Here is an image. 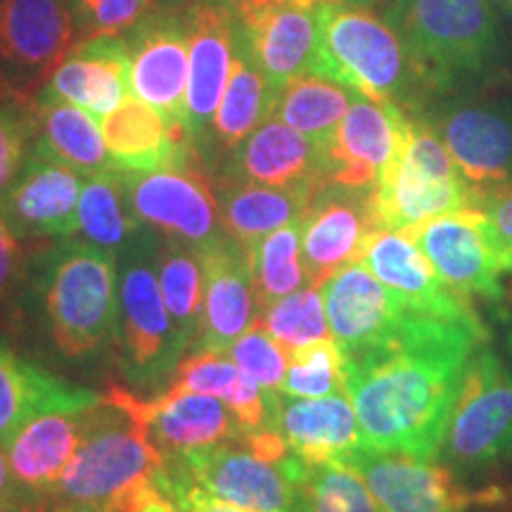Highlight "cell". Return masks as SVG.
Wrapping results in <instances>:
<instances>
[{
  "mask_svg": "<svg viewBox=\"0 0 512 512\" xmlns=\"http://www.w3.org/2000/svg\"><path fill=\"white\" fill-rule=\"evenodd\" d=\"M489 344L482 318L411 311L375 347L344 356V394L363 446L422 460L439 456L465 366Z\"/></svg>",
  "mask_w": 512,
  "mask_h": 512,
  "instance_id": "obj_1",
  "label": "cell"
},
{
  "mask_svg": "<svg viewBox=\"0 0 512 512\" xmlns=\"http://www.w3.org/2000/svg\"><path fill=\"white\" fill-rule=\"evenodd\" d=\"M166 456L117 387L91 408L86 432L48 501L64 512H126L157 482Z\"/></svg>",
  "mask_w": 512,
  "mask_h": 512,
  "instance_id": "obj_2",
  "label": "cell"
},
{
  "mask_svg": "<svg viewBox=\"0 0 512 512\" xmlns=\"http://www.w3.org/2000/svg\"><path fill=\"white\" fill-rule=\"evenodd\" d=\"M318 19V74L370 100L399 105L406 114H422L437 100L418 60L373 8L323 0Z\"/></svg>",
  "mask_w": 512,
  "mask_h": 512,
  "instance_id": "obj_3",
  "label": "cell"
},
{
  "mask_svg": "<svg viewBox=\"0 0 512 512\" xmlns=\"http://www.w3.org/2000/svg\"><path fill=\"white\" fill-rule=\"evenodd\" d=\"M38 311L55 349L69 361L117 342L119 256L86 240H62L36 268Z\"/></svg>",
  "mask_w": 512,
  "mask_h": 512,
  "instance_id": "obj_4",
  "label": "cell"
},
{
  "mask_svg": "<svg viewBox=\"0 0 512 512\" xmlns=\"http://www.w3.org/2000/svg\"><path fill=\"white\" fill-rule=\"evenodd\" d=\"M382 17L418 60L437 98L489 72L501 46L489 0H387Z\"/></svg>",
  "mask_w": 512,
  "mask_h": 512,
  "instance_id": "obj_5",
  "label": "cell"
},
{
  "mask_svg": "<svg viewBox=\"0 0 512 512\" xmlns=\"http://www.w3.org/2000/svg\"><path fill=\"white\" fill-rule=\"evenodd\" d=\"M159 235L147 230L119 254V368L133 389L157 392L171 382L188 351L166 309L157 275Z\"/></svg>",
  "mask_w": 512,
  "mask_h": 512,
  "instance_id": "obj_6",
  "label": "cell"
},
{
  "mask_svg": "<svg viewBox=\"0 0 512 512\" xmlns=\"http://www.w3.org/2000/svg\"><path fill=\"white\" fill-rule=\"evenodd\" d=\"M169 460L207 494L242 512H311V467L292 453L283 460L261 458L245 434Z\"/></svg>",
  "mask_w": 512,
  "mask_h": 512,
  "instance_id": "obj_7",
  "label": "cell"
},
{
  "mask_svg": "<svg viewBox=\"0 0 512 512\" xmlns=\"http://www.w3.org/2000/svg\"><path fill=\"white\" fill-rule=\"evenodd\" d=\"M444 448L448 463L463 472L512 463V370L489 344L467 361Z\"/></svg>",
  "mask_w": 512,
  "mask_h": 512,
  "instance_id": "obj_8",
  "label": "cell"
},
{
  "mask_svg": "<svg viewBox=\"0 0 512 512\" xmlns=\"http://www.w3.org/2000/svg\"><path fill=\"white\" fill-rule=\"evenodd\" d=\"M444 140L472 190L512 183V93L453 91L420 114Z\"/></svg>",
  "mask_w": 512,
  "mask_h": 512,
  "instance_id": "obj_9",
  "label": "cell"
},
{
  "mask_svg": "<svg viewBox=\"0 0 512 512\" xmlns=\"http://www.w3.org/2000/svg\"><path fill=\"white\" fill-rule=\"evenodd\" d=\"M117 176L136 219L159 238L204 252L228 238L221 226L214 183L204 164L164 166L155 171H121Z\"/></svg>",
  "mask_w": 512,
  "mask_h": 512,
  "instance_id": "obj_10",
  "label": "cell"
},
{
  "mask_svg": "<svg viewBox=\"0 0 512 512\" xmlns=\"http://www.w3.org/2000/svg\"><path fill=\"white\" fill-rule=\"evenodd\" d=\"M373 494L380 512H465L477 503L501 501L498 489L467 491L446 465L396 451L358 446L339 460Z\"/></svg>",
  "mask_w": 512,
  "mask_h": 512,
  "instance_id": "obj_11",
  "label": "cell"
},
{
  "mask_svg": "<svg viewBox=\"0 0 512 512\" xmlns=\"http://www.w3.org/2000/svg\"><path fill=\"white\" fill-rule=\"evenodd\" d=\"M415 242L434 273L465 297H482L501 304L505 275L491 240L489 221L482 211L465 207L437 216L411 230H403Z\"/></svg>",
  "mask_w": 512,
  "mask_h": 512,
  "instance_id": "obj_12",
  "label": "cell"
},
{
  "mask_svg": "<svg viewBox=\"0 0 512 512\" xmlns=\"http://www.w3.org/2000/svg\"><path fill=\"white\" fill-rule=\"evenodd\" d=\"M323 0H238L230 8L273 91L318 69Z\"/></svg>",
  "mask_w": 512,
  "mask_h": 512,
  "instance_id": "obj_13",
  "label": "cell"
},
{
  "mask_svg": "<svg viewBox=\"0 0 512 512\" xmlns=\"http://www.w3.org/2000/svg\"><path fill=\"white\" fill-rule=\"evenodd\" d=\"M76 43L67 0H0V72L22 93L41 91Z\"/></svg>",
  "mask_w": 512,
  "mask_h": 512,
  "instance_id": "obj_14",
  "label": "cell"
},
{
  "mask_svg": "<svg viewBox=\"0 0 512 512\" xmlns=\"http://www.w3.org/2000/svg\"><path fill=\"white\" fill-rule=\"evenodd\" d=\"M375 230H380L375 188L320 183L302 221V256L309 283L320 287L339 268L361 261Z\"/></svg>",
  "mask_w": 512,
  "mask_h": 512,
  "instance_id": "obj_15",
  "label": "cell"
},
{
  "mask_svg": "<svg viewBox=\"0 0 512 512\" xmlns=\"http://www.w3.org/2000/svg\"><path fill=\"white\" fill-rule=\"evenodd\" d=\"M185 22L190 38L185 128L202 157L230 79L238 43V17L226 0H195L185 8Z\"/></svg>",
  "mask_w": 512,
  "mask_h": 512,
  "instance_id": "obj_16",
  "label": "cell"
},
{
  "mask_svg": "<svg viewBox=\"0 0 512 512\" xmlns=\"http://www.w3.org/2000/svg\"><path fill=\"white\" fill-rule=\"evenodd\" d=\"M124 38L131 53V93L166 119L185 124L190 67L185 10L152 8Z\"/></svg>",
  "mask_w": 512,
  "mask_h": 512,
  "instance_id": "obj_17",
  "label": "cell"
},
{
  "mask_svg": "<svg viewBox=\"0 0 512 512\" xmlns=\"http://www.w3.org/2000/svg\"><path fill=\"white\" fill-rule=\"evenodd\" d=\"M408 114L392 102L354 95L325 152V183L375 188L406 138Z\"/></svg>",
  "mask_w": 512,
  "mask_h": 512,
  "instance_id": "obj_18",
  "label": "cell"
},
{
  "mask_svg": "<svg viewBox=\"0 0 512 512\" xmlns=\"http://www.w3.org/2000/svg\"><path fill=\"white\" fill-rule=\"evenodd\" d=\"M83 176L60 162L34 155L0 197V216L19 240H72L79 235Z\"/></svg>",
  "mask_w": 512,
  "mask_h": 512,
  "instance_id": "obj_19",
  "label": "cell"
},
{
  "mask_svg": "<svg viewBox=\"0 0 512 512\" xmlns=\"http://www.w3.org/2000/svg\"><path fill=\"white\" fill-rule=\"evenodd\" d=\"M200 259L204 268L202 325L190 354H226L259 318L249 252L223 238L219 245L200 252Z\"/></svg>",
  "mask_w": 512,
  "mask_h": 512,
  "instance_id": "obj_20",
  "label": "cell"
},
{
  "mask_svg": "<svg viewBox=\"0 0 512 512\" xmlns=\"http://www.w3.org/2000/svg\"><path fill=\"white\" fill-rule=\"evenodd\" d=\"M320 292L330 332L344 356L375 347L413 311L399 294L375 278L363 261H354L332 273L320 285Z\"/></svg>",
  "mask_w": 512,
  "mask_h": 512,
  "instance_id": "obj_21",
  "label": "cell"
},
{
  "mask_svg": "<svg viewBox=\"0 0 512 512\" xmlns=\"http://www.w3.org/2000/svg\"><path fill=\"white\" fill-rule=\"evenodd\" d=\"M268 396V425L287 441L304 465L339 463L363 444L361 425L347 394L294 399L283 392Z\"/></svg>",
  "mask_w": 512,
  "mask_h": 512,
  "instance_id": "obj_22",
  "label": "cell"
},
{
  "mask_svg": "<svg viewBox=\"0 0 512 512\" xmlns=\"http://www.w3.org/2000/svg\"><path fill=\"white\" fill-rule=\"evenodd\" d=\"M117 389L126 406L145 422L152 441L162 448L166 458L245 434L235 413L211 394L169 387L157 399L145 401L124 387Z\"/></svg>",
  "mask_w": 512,
  "mask_h": 512,
  "instance_id": "obj_23",
  "label": "cell"
},
{
  "mask_svg": "<svg viewBox=\"0 0 512 512\" xmlns=\"http://www.w3.org/2000/svg\"><path fill=\"white\" fill-rule=\"evenodd\" d=\"M100 128L114 169L155 171L164 166L202 164L200 150L185 124L166 119L136 95H126L117 110L105 114Z\"/></svg>",
  "mask_w": 512,
  "mask_h": 512,
  "instance_id": "obj_24",
  "label": "cell"
},
{
  "mask_svg": "<svg viewBox=\"0 0 512 512\" xmlns=\"http://www.w3.org/2000/svg\"><path fill=\"white\" fill-rule=\"evenodd\" d=\"M361 261L413 311L451 320L479 318L472 299L448 287L434 273L430 261L422 256L415 242L401 230H375L363 249Z\"/></svg>",
  "mask_w": 512,
  "mask_h": 512,
  "instance_id": "obj_25",
  "label": "cell"
},
{
  "mask_svg": "<svg viewBox=\"0 0 512 512\" xmlns=\"http://www.w3.org/2000/svg\"><path fill=\"white\" fill-rule=\"evenodd\" d=\"M325 147L294 131L283 119L268 117L245 143L235 147L216 178L228 181L287 185L325 183Z\"/></svg>",
  "mask_w": 512,
  "mask_h": 512,
  "instance_id": "obj_26",
  "label": "cell"
},
{
  "mask_svg": "<svg viewBox=\"0 0 512 512\" xmlns=\"http://www.w3.org/2000/svg\"><path fill=\"white\" fill-rule=\"evenodd\" d=\"M88 418L91 408H57L24 422L5 441L12 477L29 498H50L53 494L64 467L81 444Z\"/></svg>",
  "mask_w": 512,
  "mask_h": 512,
  "instance_id": "obj_27",
  "label": "cell"
},
{
  "mask_svg": "<svg viewBox=\"0 0 512 512\" xmlns=\"http://www.w3.org/2000/svg\"><path fill=\"white\" fill-rule=\"evenodd\" d=\"M41 91L74 102L93 117L102 119L114 112L131 95V53L126 38L105 36L76 43Z\"/></svg>",
  "mask_w": 512,
  "mask_h": 512,
  "instance_id": "obj_28",
  "label": "cell"
},
{
  "mask_svg": "<svg viewBox=\"0 0 512 512\" xmlns=\"http://www.w3.org/2000/svg\"><path fill=\"white\" fill-rule=\"evenodd\" d=\"M465 178H441L415 166L399 152L375 185V211L380 228L411 230L420 223L470 207Z\"/></svg>",
  "mask_w": 512,
  "mask_h": 512,
  "instance_id": "obj_29",
  "label": "cell"
},
{
  "mask_svg": "<svg viewBox=\"0 0 512 512\" xmlns=\"http://www.w3.org/2000/svg\"><path fill=\"white\" fill-rule=\"evenodd\" d=\"M211 183L219 202L223 230L230 240L245 249L290 223H302L313 192L318 188L316 183L278 188V185L228 181L216 176H211Z\"/></svg>",
  "mask_w": 512,
  "mask_h": 512,
  "instance_id": "obj_30",
  "label": "cell"
},
{
  "mask_svg": "<svg viewBox=\"0 0 512 512\" xmlns=\"http://www.w3.org/2000/svg\"><path fill=\"white\" fill-rule=\"evenodd\" d=\"M102 396L74 387L17 356L0 337V444L24 422L57 408H93Z\"/></svg>",
  "mask_w": 512,
  "mask_h": 512,
  "instance_id": "obj_31",
  "label": "cell"
},
{
  "mask_svg": "<svg viewBox=\"0 0 512 512\" xmlns=\"http://www.w3.org/2000/svg\"><path fill=\"white\" fill-rule=\"evenodd\" d=\"M34 112V155L60 162L86 178L114 169L102 128L93 114L43 91L36 93Z\"/></svg>",
  "mask_w": 512,
  "mask_h": 512,
  "instance_id": "obj_32",
  "label": "cell"
},
{
  "mask_svg": "<svg viewBox=\"0 0 512 512\" xmlns=\"http://www.w3.org/2000/svg\"><path fill=\"white\" fill-rule=\"evenodd\" d=\"M275 102H278V91L268 86L238 22V43H235L230 79L219 110H216L209 143L204 147L202 157L209 155V150L211 155L228 157L235 147L252 136L254 128H259L268 117H273Z\"/></svg>",
  "mask_w": 512,
  "mask_h": 512,
  "instance_id": "obj_33",
  "label": "cell"
},
{
  "mask_svg": "<svg viewBox=\"0 0 512 512\" xmlns=\"http://www.w3.org/2000/svg\"><path fill=\"white\" fill-rule=\"evenodd\" d=\"M169 387L211 394L226 401L242 432H256L268 425V396L252 377L235 366L226 354H190L176 368Z\"/></svg>",
  "mask_w": 512,
  "mask_h": 512,
  "instance_id": "obj_34",
  "label": "cell"
},
{
  "mask_svg": "<svg viewBox=\"0 0 512 512\" xmlns=\"http://www.w3.org/2000/svg\"><path fill=\"white\" fill-rule=\"evenodd\" d=\"M354 91L318 72L292 79L278 93L273 117L283 119L294 131L328 150L344 114L349 112Z\"/></svg>",
  "mask_w": 512,
  "mask_h": 512,
  "instance_id": "obj_35",
  "label": "cell"
},
{
  "mask_svg": "<svg viewBox=\"0 0 512 512\" xmlns=\"http://www.w3.org/2000/svg\"><path fill=\"white\" fill-rule=\"evenodd\" d=\"M131 211L117 169L88 176L79 200V235L105 252L121 254L147 233Z\"/></svg>",
  "mask_w": 512,
  "mask_h": 512,
  "instance_id": "obj_36",
  "label": "cell"
},
{
  "mask_svg": "<svg viewBox=\"0 0 512 512\" xmlns=\"http://www.w3.org/2000/svg\"><path fill=\"white\" fill-rule=\"evenodd\" d=\"M157 275L166 309L185 347H192L202 325L204 304V268L200 252L176 240H159Z\"/></svg>",
  "mask_w": 512,
  "mask_h": 512,
  "instance_id": "obj_37",
  "label": "cell"
},
{
  "mask_svg": "<svg viewBox=\"0 0 512 512\" xmlns=\"http://www.w3.org/2000/svg\"><path fill=\"white\" fill-rule=\"evenodd\" d=\"M247 252L259 311L311 285L302 256V223H290L275 230Z\"/></svg>",
  "mask_w": 512,
  "mask_h": 512,
  "instance_id": "obj_38",
  "label": "cell"
},
{
  "mask_svg": "<svg viewBox=\"0 0 512 512\" xmlns=\"http://www.w3.org/2000/svg\"><path fill=\"white\" fill-rule=\"evenodd\" d=\"M256 323L271 335L275 342L283 344L287 351L304 347L316 339L332 337L325 313L323 292L320 287L309 285L304 290L287 294L278 302L268 304L259 311Z\"/></svg>",
  "mask_w": 512,
  "mask_h": 512,
  "instance_id": "obj_39",
  "label": "cell"
},
{
  "mask_svg": "<svg viewBox=\"0 0 512 512\" xmlns=\"http://www.w3.org/2000/svg\"><path fill=\"white\" fill-rule=\"evenodd\" d=\"M290 354L280 392L294 399H318V396L344 394V354L335 337L297 347Z\"/></svg>",
  "mask_w": 512,
  "mask_h": 512,
  "instance_id": "obj_40",
  "label": "cell"
},
{
  "mask_svg": "<svg viewBox=\"0 0 512 512\" xmlns=\"http://www.w3.org/2000/svg\"><path fill=\"white\" fill-rule=\"evenodd\" d=\"M36 112L29 95L0 100V197L34 152Z\"/></svg>",
  "mask_w": 512,
  "mask_h": 512,
  "instance_id": "obj_41",
  "label": "cell"
},
{
  "mask_svg": "<svg viewBox=\"0 0 512 512\" xmlns=\"http://www.w3.org/2000/svg\"><path fill=\"white\" fill-rule=\"evenodd\" d=\"M311 512H380L366 482L342 463L311 467Z\"/></svg>",
  "mask_w": 512,
  "mask_h": 512,
  "instance_id": "obj_42",
  "label": "cell"
},
{
  "mask_svg": "<svg viewBox=\"0 0 512 512\" xmlns=\"http://www.w3.org/2000/svg\"><path fill=\"white\" fill-rule=\"evenodd\" d=\"M226 354L230 361H233L242 373L252 377L266 394L280 392L287 366H290V354H287L283 344L275 342L259 323H256L249 332H245Z\"/></svg>",
  "mask_w": 512,
  "mask_h": 512,
  "instance_id": "obj_43",
  "label": "cell"
},
{
  "mask_svg": "<svg viewBox=\"0 0 512 512\" xmlns=\"http://www.w3.org/2000/svg\"><path fill=\"white\" fill-rule=\"evenodd\" d=\"M152 10V0H74L76 36L81 41L126 36Z\"/></svg>",
  "mask_w": 512,
  "mask_h": 512,
  "instance_id": "obj_44",
  "label": "cell"
},
{
  "mask_svg": "<svg viewBox=\"0 0 512 512\" xmlns=\"http://www.w3.org/2000/svg\"><path fill=\"white\" fill-rule=\"evenodd\" d=\"M470 207L486 216L503 271L512 275V183L472 190Z\"/></svg>",
  "mask_w": 512,
  "mask_h": 512,
  "instance_id": "obj_45",
  "label": "cell"
},
{
  "mask_svg": "<svg viewBox=\"0 0 512 512\" xmlns=\"http://www.w3.org/2000/svg\"><path fill=\"white\" fill-rule=\"evenodd\" d=\"M157 484L164 491V496L176 505L178 512H242L235 505L207 494L202 486L192 482L181 467H176L169 458H166L164 470L159 472Z\"/></svg>",
  "mask_w": 512,
  "mask_h": 512,
  "instance_id": "obj_46",
  "label": "cell"
},
{
  "mask_svg": "<svg viewBox=\"0 0 512 512\" xmlns=\"http://www.w3.org/2000/svg\"><path fill=\"white\" fill-rule=\"evenodd\" d=\"M24 268H27V252L12 233L8 221L0 216V302L10 297L19 280L24 278Z\"/></svg>",
  "mask_w": 512,
  "mask_h": 512,
  "instance_id": "obj_47",
  "label": "cell"
},
{
  "mask_svg": "<svg viewBox=\"0 0 512 512\" xmlns=\"http://www.w3.org/2000/svg\"><path fill=\"white\" fill-rule=\"evenodd\" d=\"M29 501L31 498L19 489L15 477H12L8 456H5V448L0 444V512H31Z\"/></svg>",
  "mask_w": 512,
  "mask_h": 512,
  "instance_id": "obj_48",
  "label": "cell"
},
{
  "mask_svg": "<svg viewBox=\"0 0 512 512\" xmlns=\"http://www.w3.org/2000/svg\"><path fill=\"white\" fill-rule=\"evenodd\" d=\"M501 316L505 320V325H508V344L512 347V283L508 290H505V297L501 302Z\"/></svg>",
  "mask_w": 512,
  "mask_h": 512,
  "instance_id": "obj_49",
  "label": "cell"
},
{
  "mask_svg": "<svg viewBox=\"0 0 512 512\" xmlns=\"http://www.w3.org/2000/svg\"><path fill=\"white\" fill-rule=\"evenodd\" d=\"M22 95H27V93H22L19 91V88L15 86V83H12L8 76H5L3 72H0V100H10V98H22ZM31 98V95H29Z\"/></svg>",
  "mask_w": 512,
  "mask_h": 512,
  "instance_id": "obj_50",
  "label": "cell"
},
{
  "mask_svg": "<svg viewBox=\"0 0 512 512\" xmlns=\"http://www.w3.org/2000/svg\"><path fill=\"white\" fill-rule=\"evenodd\" d=\"M195 0H152V8H171V10H185Z\"/></svg>",
  "mask_w": 512,
  "mask_h": 512,
  "instance_id": "obj_51",
  "label": "cell"
},
{
  "mask_svg": "<svg viewBox=\"0 0 512 512\" xmlns=\"http://www.w3.org/2000/svg\"><path fill=\"white\" fill-rule=\"evenodd\" d=\"M344 5H356V8H375V5H384L387 0H337Z\"/></svg>",
  "mask_w": 512,
  "mask_h": 512,
  "instance_id": "obj_52",
  "label": "cell"
},
{
  "mask_svg": "<svg viewBox=\"0 0 512 512\" xmlns=\"http://www.w3.org/2000/svg\"><path fill=\"white\" fill-rule=\"evenodd\" d=\"M501 3L505 5V8H510V10H512V0H501Z\"/></svg>",
  "mask_w": 512,
  "mask_h": 512,
  "instance_id": "obj_53",
  "label": "cell"
},
{
  "mask_svg": "<svg viewBox=\"0 0 512 512\" xmlns=\"http://www.w3.org/2000/svg\"><path fill=\"white\" fill-rule=\"evenodd\" d=\"M41 512H62V510H55V508H53V510H41Z\"/></svg>",
  "mask_w": 512,
  "mask_h": 512,
  "instance_id": "obj_54",
  "label": "cell"
},
{
  "mask_svg": "<svg viewBox=\"0 0 512 512\" xmlns=\"http://www.w3.org/2000/svg\"><path fill=\"white\" fill-rule=\"evenodd\" d=\"M226 3H228V5H233V3H238V0H226Z\"/></svg>",
  "mask_w": 512,
  "mask_h": 512,
  "instance_id": "obj_55",
  "label": "cell"
},
{
  "mask_svg": "<svg viewBox=\"0 0 512 512\" xmlns=\"http://www.w3.org/2000/svg\"><path fill=\"white\" fill-rule=\"evenodd\" d=\"M55 510H57V508H55ZM62 512H64V510H62Z\"/></svg>",
  "mask_w": 512,
  "mask_h": 512,
  "instance_id": "obj_56",
  "label": "cell"
}]
</instances>
